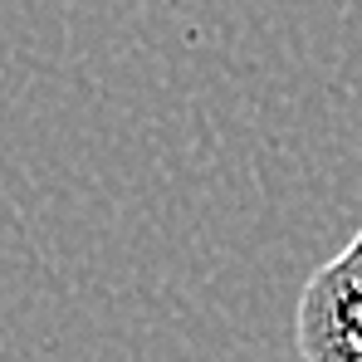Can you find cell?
Here are the masks:
<instances>
[{"label":"cell","mask_w":362,"mask_h":362,"mask_svg":"<svg viewBox=\"0 0 362 362\" xmlns=\"http://www.w3.org/2000/svg\"><path fill=\"white\" fill-rule=\"evenodd\" d=\"M294 343L303 362H362V226L303 284Z\"/></svg>","instance_id":"1"}]
</instances>
